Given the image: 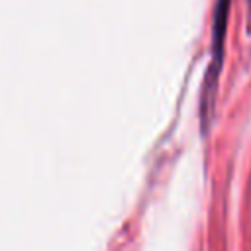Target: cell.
<instances>
[{
  "mask_svg": "<svg viewBox=\"0 0 251 251\" xmlns=\"http://www.w3.org/2000/svg\"><path fill=\"white\" fill-rule=\"evenodd\" d=\"M227 6H229V0H218V6H216L214 33H212V61H210L208 75L204 80V96H202V110L206 118H208V108L214 102L218 71L222 65V47H224V37H226V27H227Z\"/></svg>",
  "mask_w": 251,
  "mask_h": 251,
  "instance_id": "cell-1",
  "label": "cell"
},
{
  "mask_svg": "<svg viewBox=\"0 0 251 251\" xmlns=\"http://www.w3.org/2000/svg\"><path fill=\"white\" fill-rule=\"evenodd\" d=\"M247 6H249V12H251V0H247Z\"/></svg>",
  "mask_w": 251,
  "mask_h": 251,
  "instance_id": "cell-2",
  "label": "cell"
}]
</instances>
